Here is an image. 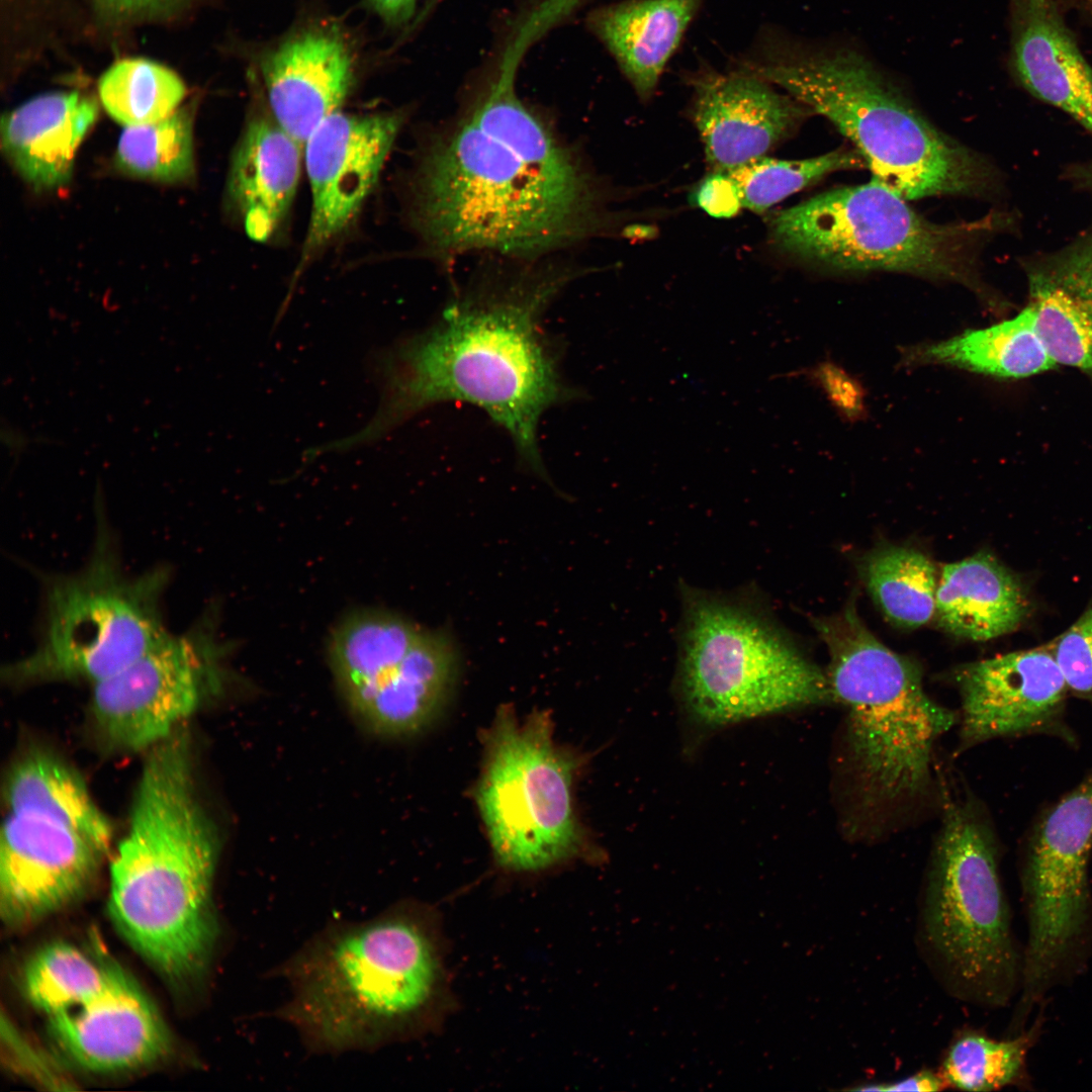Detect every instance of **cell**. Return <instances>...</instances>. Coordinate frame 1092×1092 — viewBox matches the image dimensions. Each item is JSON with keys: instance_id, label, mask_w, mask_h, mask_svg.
Listing matches in <instances>:
<instances>
[{"instance_id": "cell-1", "label": "cell", "mask_w": 1092, "mask_h": 1092, "mask_svg": "<svg viewBox=\"0 0 1092 1092\" xmlns=\"http://www.w3.org/2000/svg\"><path fill=\"white\" fill-rule=\"evenodd\" d=\"M539 36L533 23L519 24L484 96L420 166L414 220L436 250L527 256L599 226L592 180L516 91L519 65Z\"/></svg>"}, {"instance_id": "cell-2", "label": "cell", "mask_w": 1092, "mask_h": 1092, "mask_svg": "<svg viewBox=\"0 0 1092 1092\" xmlns=\"http://www.w3.org/2000/svg\"><path fill=\"white\" fill-rule=\"evenodd\" d=\"M567 281L522 275L476 284L426 329L375 350L368 372L380 400L358 432L334 442L346 452L374 443L422 411L448 401L482 410L511 438L524 465L546 477L538 443L545 413L581 398L561 370L542 318Z\"/></svg>"}, {"instance_id": "cell-3", "label": "cell", "mask_w": 1092, "mask_h": 1092, "mask_svg": "<svg viewBox=\"0 0 1092 1092\" xmlns=\"http://www.w3.org/2000/svg\"><path fill=\"white\" fill-rule=\"evenodd\" d=\"M277 1016L315 1054L369 1052L427 1034L452 1003L437 913L403 901L362 921H333L277 970Z\"/></svg>"}, {"instance_id": "cell-4", "label": "cell", "mask_w": 1092, "mask_h": 1092, "mask_svg": "<svg viewBox=\"0 0 1092 1092\" xmlns=\"http://www.w3.org/2000/svg\"><path fill=\"white\" fill-rule=\"evenodd\" d=\"M192 768V757L180 749L147 756L110 866L108 909L116 928L173 979L203 971L218 934L212 899L218 843Z\"/></svg>"}, {"instance_id": "cell-5", "label": "cell", "mask_w": 1092, "mask_h": 1092, "mask_svg": "<svg viewBox=\"0 0 1092 1092\" xmlns=\"http://www.w3.org/2000/svg\"><path fill=\"white\" fill-rule=\"evenodd\" d=\"M754 75L823 115L878 181L906 200L988 189L989 164L933 126L864 55L843 44L759 66Z\"/></svg>"}, {"instance_id": "cell-6", "label": "cell", "mask_w": 1092, "mask_h": 1092, "mask_svg": "<svg viewBox=\"0 0 1092 1092\" xmlns=\"http://www.w3.org/2000/svg\"><path fill=\"white\" fill-rule=\"evenodd\" d=\"M814 626L828 649L833 701L845 709V747L863 810L920 797L934 745L959 715L929 698L919 667L880 642L853 607Z\"/></svg>"}, {"instance_id": "cell-7", "label": "cell", "mask_w": 1092, "mask_h": 1092, "mask_svg": "<svg viewBox=\"0 0 1092 1092\" xmlns=\"http://www.w3.org/2000/svg\"><path fill=\"white\" fill-rule=\"evenodd\" d=\"M677 686L698 723L717 727L833 703L826 672L745 596L684 586Z\"/></svg>"}, {"instance_id": "cell-8", "label": "cell", "mask_w": 1092, "mask_h": 1092, "mask_svg": "<svg viewBox=\"0 0 1092 1092\" xmlns=\"http://www.w3.org/2000/svg\"><path fill=\"white\" fill-rule=\"evenodd\" d=\"M920 939L943 985L985 1007L1020 986L1022 957L999 878L991 828L969 801L945 800L920 911Z\"/></svg>"}, {"instance_id": "cell-9", "label": "cell", "mask_w": 1092, "mask_h": 1092, "mask_svg": "<svg viewBox=\"0 0 1092 1092\" xmlns=\"http://www.w3.org/2000/svg\"><path fill=\"white\" fill-rule=\"evenodd\" d=\"M873 180L815 195L775 214L771 242L787 254L839 271H891L961 283L986 301L980 243L999 217L932 222Z\"/></svg>"}, {"instance_id": "cell-10", "label": "cell", "mask_w": 1092, "mask_h": 1092, "mask_svg": "<svg viewBox=\"0 0 1092 1092\" xmlns=\"http://www.w3.org/2000/svg\"><path fill=\"white\" fill-rule=\"evenodd\" d=\"M169 577L166 566L128 574L112 535L99 526L81 569L47 576L40 639L6 667V679L95 685L119 672L168 635L161 604Z\"/></svg>"}, {"instance_id": "cell-11", "label": "cell", "mask_w": 1092, "mask_h": 1092, "mask_svg": "<svg viewBox=\"0 0 1092 1092\" xmlns=\"http://www.w3.org/2000/svg\"><path fill=\"white\" fill-rule=\"evenodd\" d=\"M575 769L546 715L520 722L510 710L498 712L485 737L476 801L500 868L537 873L588 851L573 808Z\"/></svg>"}, {"instance_id": "cell-12", "label": "cell", "mask_w": 1092, "mask_h": 1092, "mask_svg": "<svg viewBox=\"0 0 1092 1092\" xmlns=\"http://www.w3.org/2000/svg\"><path fill=\"white\" fill-rule=\"evenodd\" d=\"M330 656L352 711L386 736L428 726L446 704L458 672L456 649L445 634L381 613L358 614L342 623Z\"/></svg>"}, {"instance_id": "cell-13", "label": "cell", "mask_w": 1092, "mask_h": 1092, "mask_svg": "<svg viewBox=\"0 0 1092 1092\" xmlns=\"http://www.w3.org/2000/svg\"><path fill=\"white\" fill-rule=\"evenodd\" d=\"M1092 771L1052 808L1030 843L1023 873L1028 936L1022 956V1022L1073 966L1091 919Z\"/></svg>"}, {"instance_id": "cell-14", "label": "cell", "mask_w": 1092, "mask_h": 1092, "mask_svg": "<svg viewBox=\"0 0 1092 1092\" xmlns=\"http://www.w3.org/2000/svg\"><path fill=\"white\" fill-rule=\"evenodd\" d=\"M202 619L168 635L119 672L93 685L94 728L116 752L149 750L179 729L218 688L223 646Z\"/></svg>"}, {"instance_id": "cell-15", "label": "cell", "mask_w": 1092, "mask_h": 1092, "mask_svg": "<svg viewBox=\"0 0 1092 1092\" xmlns=\"http://www.w3.org/2000/svg\"><path fill=\"white\" fill-rule=\"evenodd\" d=\"M403 123L400 113L335 112L304 144L311 212L302 261L343 232L372 190Z\"/></svg>"}, {"instance_id": "cell-16", "label": "cell", "mask_w": 1092, "mask_h": 1092, "mask_svg": "<svg viewBox=\"0 0 1092 1092\" xmlns=\"http://www.w3.org/2000/svg\"><path fill=\"white\" fill-rule=\"evenodd\" d=\"M104 853L66 827L11 813L0 838V912L8 925L32 922L72 902Z\"/></svg>"}, {"instance_id": "cell-17", "label": "cell", "mask_w": 1092, "mask_h": 1092, "mask_svg": "<svg viewBox=\"0 0 1092 1092\" xmlns=\"http://www.w3.org/2000/svg\"><path fill=\"white\" fill-rule=\"evenodd\" d=\"M963 747L1043 726L1068 687L1049 646L1010 652L957 671Z\"/></svg>"}, {"instance_id": "cell-18", "label": "cell", "mask_w": 1092, "mask_h": 1092, "mask_svg": "<svg viewBox=\"0 0 1092 1092\" xmlns=\"http://www.w3.org/2000/svg\"><path fill=\"white\" fill-rule=\"evenodd\" d=\"M812 111L752 73L710 74L695 84L694 122L713 171L765 156Z\"/></svg>"}, {"instance_id": "cell-19", "label": "cell", "mask_w": 1092, "mask_h": 1092, "mask_svg": "<svg viewBox=\"0 0 1092 1092\" xmlns=\"http://www.w3.org/2000/svg\"><path fill=\"white\" fill-rule=\"evenodd\" d=\"M49 1019L60 1046L95 1072L153 1063L170 1046L169 1031L152 1001L116 967L101 992Z\"/></svg>"}, {"instance_id": "cell-20", "label": "cell", "mask_w": 1092, "mask_h": 1092, "mask_svg": "<svg viewBox=\"0 0 1092 1092\" xmlns=\"http://www.w3.org/2000/svg\"><path fill=\"white\" fill-rule=\"evenodd\" d=\"M261 72L274 120L303 146L338 111L353 83V61L332 31L311 29L269 52Z\"/></svg>"}, {"instance_id": "cell-21", "label": "cell", "mask_w": 1092, "mask_h": 1092, "mask_svg": "<svg viewBox=\"0 0 1092 1092\" xmlns=\"http://www.w3.org/2000/svg\"><path fill=\"white\" fill-rule=\"evenodd\" d=\"M1010 11L1016 79L1092 132V68L1065 22L1062 0H1011Z\"/></svg>"}, {"instance_id": "cell-22", "label": "cell", "mask_w": 1092, "mask_h": 1092, "mask_svg": "<svg viewBox=\"0 0 1092 1092\" xmlns=\"http://www.w3.org/2000/svg\"><path fill=\"white\" fill-rule=\"evenodd\" d=\"M1028 304L1056 364L1092 378V233L1027 267Z\"/></svg>"}, {"instance_id": "cell-23", "label": "cell", "mask_w": 1092, "mask_h": 1092, "mask_svg": "<svg viewBox=\"0 0 1092 1092\" xmlns=\"http://www.w3.org/2000/svg\"><path fill=\"white\" fill-rule=\"evenodd\" d=\"M97 115L95 100L78 92L37 96L3 116V152L34 188L64 185L71 177L77 148Z\"/></svg>"}, {"instance_id": "cell-24", "label": "cell", "mask_w": 1092, "mask_h": 1092, "mask_svg": "<svg viewBox=\"0 0 1092 1092\" xmlns=\"http://www.w3.org/2000/svg\"><path fill=\"white\" fill-rule=\"evenodd\" d=\"M301 148L275 120L258 117L247 125L235 151L228 189L253 241L268 240L285 217L298 185Z\"/></svg>"}, {"instance_id": "cell-25", "label": "cell", "mask_w": 1092, "mask_h": 1092, "mask_svg": "<svg viewBox=\"0 0 1092 1092\" xmlns=\"http://www.w3.org/2000/svg\"><path fill=\"white\" fill-rule=\"evenodd\" d=\"M1029 609L1023 584L989 552L945 564L938 576L934 617L958 636L984 641L1005 635Z\"/></svg>"}, {"instance_id": "cell-26", "label": "cell", "mask_w": 1092, "mask_h": 1092, "mask_svg": "<svg viewBox=\"0 0 1092 1092\" xmlns=\"http://www.w3.org/2000/svg\"><path fill=\"white\" fill-rule=\"evenodd\" d=\"M699 0H633L600 9L590 26L641 98L656 87Z\"/></svg>"}, {"instance_id": "cell-27", "label": "cell", "mask_w": 1092, "mask_h": 1092, "mask_svg": "<svg viewBox=\"0 0 1092 1092\" xmlns=\"http://www.w3.org/2000/svg\"><path fill=\"white\" fill-rule=\"evenodd\" d=\"M9 812L38 817L80 834L101 852L112 841V826L80 775L49 752H30L11 767L5 785Z\"/></svg>"}, {"instance_id": "cell-28", "label": "cell", "mask_w": 1092, "mask_h": 1092, "mask_svg": "<svg viewBox=\"0 0 1092 1092\" xmlns=\"http://www.w3.org/2000/svg\"><path fill=\"white\" fill-rule=\"evenodd\" d=\"M902 358L906 364L952 366L1006 379L1029 377L1056 366L1027 305L991 327L907 348Z\"/></svg>"}, {"instance_id": "cell-29", "label": "cell", "mask_w": 1092, "mask_h": 1092, "mask_svg": "<svg viewBox=\"0 0 1092 1092\" xmlns=\"http://www.w3.org/2000/svg\"><path fill=\"white\" fill-rule=\"evenodd\" d=\"M862 576L886 617L904 628H917L935 614L936 569L922 552L885 546L871 552Z\"/></svg>"}, {"instance_id": "cell-30", "label": "cell", "mask_w": 1092, "mask_h": 1092, "mask_svg": "<svg viewBox=\"0 0 1092 1092\" xmlns=\"http://www.w3.org/2000/svg\"><path fill=\"white\" fill-rule=\"evenodd\" d=\"M108 114L125 126L161 120L175 110L186 88L179 76L154 61L130 58L114 63L98 81Z\"/></svg>"}, {"instance_id": "cell-31", "label": "cell", "mask_w": 1092, "mask_h": 1092, "mask_svg": "<svg viewBox=\"0 0 1092 1092\" xmlns=\"http://www.w3.org/2000/svg\"><path fill=\"white\" fill-rule=\"evenodd\" d=\"M1038 1026L1007 1039H994L968 1030L947 1048L939 1074L947 1087L966 1091H994L1018 1084L1025 1076L1027 1054Z\"/></svg>"}, {"instance_id": "cell-32", "label": "cell", "mask_w": 1092, "mask_h": 1092, "mask_svg": "<svg viewBox=\"0 0 1092 1092\" xmlns=\"http://www.w3.org/2000/svg\"><path fill=\"white\" fill-rule=\"evenodd\" d=\"M114 966H102L65 942L40 948L23 974L29 1001L49 1016L90 1000L109 983Z\"/></svg>"}, {"instance_id": "cell-33", "label": "cell", "mask_w": 1092, "mask_h": 1092, "mask_svg": "<svg viewBox=\"0 0 1092 1092\" xmlns=\"http://www.w3.org/2000/svg\"><path fill=\"white\" fill-rule=\"evenodd\" d=\"M192 114L184 107L153 123L127 126L115 163L123 172L160 182H177L194 172Z\"/></svg>"}, {"instance_id": "cell-34", "label": "cell", "mask_w": 1092, "mask_h": 1092, "mask_svg": "<svg viewBox=\"0 0 1092 1092\" xmlns=\"http://www.w3.org/2000/svg\"><path fill=\"white\" fill-rule=\"evenodd\" d=\"M864 167V159L856 149H838L803 160H781L765 155L728 173L740 188L743 207L763 212L832 172Z\"/></svg>"}, {"instance_id": "cell-35", "label": "cell", "mask_w": 1092, "mask_h": 1092, "mask_svg": "<svg viewBox=\"0 0 1092 1092\" xmlns=\"http://www.w3.org/2000/svg\"><path fill=\"white\" fill-rule=\"evenodd\" d=\"M1049 648L1068 690L1092 702V601Z\"/></svg>"}, {"instance_id": "cell-36", "label": "cell", "mask_w": 1092, "mask_h": 1092, "mask_svg": "<svg viewBox=\"0 0 1092 1092\" xmlns=\"http://www.w3.org/2000/svg\"><path fill=\"white\" fill-rule=\"evenodd\" d=\"M692 201L716 218L733 217L743 207L737 182L723 171H713L705 177L692 193Z\"/></svg>"}, {"instance_id": "cell-37", "label": "cell", "mask_w": 1092, "mask_h": 1092, "mask_svg": "<svg viewBox=\"0 0 1092 1092\" xmlns=\"http://www.w3.org/2000/svg\"><path fill=\"white\" fill-rule=\"evenodd\" d=\"M189 0H94L98 10L115 22L170 16Z\"/></svg>"}, {"instance_id": "cell-38", "label": "cell", "mask_w": 1092, "mask_h": 1092, "mask_svg": "<svg viewBox=\"0 0 1092 1092\" xmlns=\"http://www.w3.org/2000/svg\"><path fill=\"white\" fill-rule=\"evenodd\" d=\"M947 1088L941 1075L930 1070H922L911 1076L903 1079L890 1082H876L867 1083L860 1086L850 1088L854 1091H884V1092H897V1091H914V1092H932L941 1091Z\"/></svg>"}, {"instance_id": "cell-39", "label": "cell", "mask_w": 1092, "mask_h": 1092, "mask_svg": "<svg viewBox=\"0 0 1092 1092\" xmlns=\"http://www.w3.org/2000/svg\"><path fill=\"white\" fill-rule=\"evenodd\" d=\"M386 23L400 25L413 16L418 0H366Z\"/></svg>"}, {"instance_id": "cell-40", "label": "cell", "mask_w": 1092, "mask_h": 1092, "mask_svg": "<svg viewBox=\"0 0 1092 1092\" xmlns=\"http://www.w3.org/2000/svg\"><path fill=\"white\" fill-rule=\"evenodd\" d=\"M1 439L9 453L15 456L23 453L30 442V439L22 430L5 421L2 422Z\"/></svg>"}]
</instances>
